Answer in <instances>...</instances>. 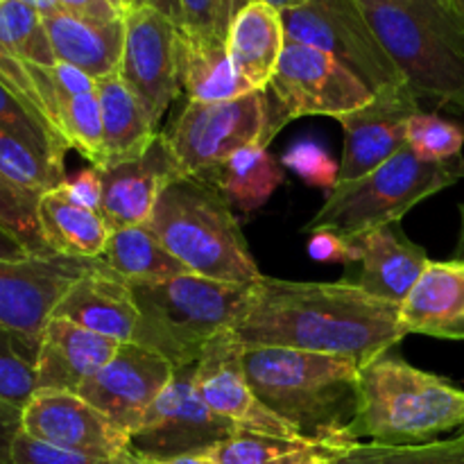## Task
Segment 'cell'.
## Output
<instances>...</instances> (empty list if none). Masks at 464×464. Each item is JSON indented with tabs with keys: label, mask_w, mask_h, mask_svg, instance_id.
I'll use <instances>...</instances> for the list:
<instances>
[{
	"label": "cell",
	"mask_w": 464,
	"mask_h": 464,
	"mask_svg": "<svg viewBox=\"0 0 464 464\" xmlns=\"http://www.w3.org/2000/svg\"><path fill=\"white\" fill-rule=\"evenodd\" d=\"M234 334L245 347L331 353L349 358L361 370L406 338L399 306L347 281L313 284L272 276L252 284Z\"/></svg>",
	"instance_id": "6da1fadb"
},
{
	"label": "cell",
	"mask_w": 464,
	"mask_h": 464,
	"mask_svg": "<svg viewBox=\"0 0 464 464\" xmlns=\"http://www.w3.org/2000/svg\"><path fill=\"white\" fill-rule=\"evenodd\" d=\"M249 385L304 442L352 447V424L361 411V367L331 353L284 347H245Z\"/></svg>",
	"instance_id": "7a4b0ae2"
},
{
	"label": "cell",
	"mask_w": 464,
	"mask_h": 464,
	"mask_svg": "<svg viewBox=\"0 0 464 464\" xmlns=\"http://www.w3.org/2000/svg\"><path fill=\"white\" fill-rule=\"evenodd\" d=\"M417 98L464 111V9L456 0H358Z\"/></svg>",
	"instance_id": "3957f363"
},
{
	"label": "cell",
	"mask_w": 464,
	"mask_h": 464,
	"mask_svg": "<svg viewBox=\"0 0 464 464\" xmlns=\"http://www.w3.org/2000/svg\"><path fill=\"white\" fill-rule=\"evenodd\" d=\"M148 227L190 275L240 285L263 276L234 208L204 177L177 175L168 181Z\"/></svg>",
	"instance_id": "277c9868"
},
{
	"label": "cell",
	"mask_w": 464,
	"mask_h": 464,
	"mask_svg": "<svg viewBox=\"0 0 464 464\" xmlns=\"http://www.w3.org/2000/svg\"><path fill=\"white\" fill-rule=\"evenodd\" d=\"M462 426L464 390L442 376L390 352L361 370V411L349 430L353 444H426Z\"/></svg>",
	"instance_id": "5b68a950"
},
{
	"label": "cell",
	"mask_w": 464,
	"mask_h": 464,
	"mask_svg": "<svg viewBox=\"0 0 464 464\" xmlns=\"http://www.w3.org/2000/svg\"><path fill=\"white\" fill-rule=\"evenodd\" d=\"M252 285L181 275L161 284L131 285L139 329L134 343L175 367L193 365L218 335L234 331Z\"/></svg>",
	"instance_id": "8992f818"
},
{
	"label": "cell",
	"mask_w": 464,
	"mask_h": 464,
	"mask_svg": "<svg viewBox=\"0 0 464 464\" xmlns=\"http://www.w3.org/2000/svg\"><path fill=\"white\" fill-rule=\"evenodd\" d=\"M462 179L464 157L426 161L406 145L361 179L329 190L326 202L304 231H331L356 240L367 231L401 222L412 207Z\"/></svg>",
	"instance_id": "52a82bcc"
},
{
	"label": "cell",
	"mask_w": 464,
	"mask_h": 464,
	"mask_svg": "<svg viewBox=\"0 0 464 464\" xmlns=\"http://www.w3.org/2000/svg\"><path fill=\"white\" fill-rule=\"evenodd\" d=\"M372 98L374 93L331 54L285 39L279 66L263 89L266 130L258 145L267 148L295 118L331 116L338 121L365 107Z\"/></svg>",
	"instance_id": "ba28073f"
},
{
	"label": "cell",
	"mask_w": 464,
	"mask_h": 464,
	"mask_svg": "<svg viewBox=\"0 0 464 464\" xmlns=\"http://www.w3.org/2000/svg\"><path fill=\"white\" fill-rule=\"evenodd\" d=\"M281 21L285 39L331 54L372 93L406 84L358 0H306L284 9Z\"/></svg>",
	"instance_id": "9c48e42d"
},
{
	"label": "cell",
	"mask_w": 464,
	"mask_h": 464,
	"mask_svg": "<svg viewBox=\"0 0 464 464\" xmlns=\"http://www.w3.org/2000/svg\"><path fill=\"white\" fill-rule=\"evenodd\" d=\"M263 130V91H254L222 102H186L161 136L181 175L204 177L238 150L261 143Z\"/></svg>",
	"instance_id": "30bf717a"
},
{
	"label": "cell",
	"mask_w": 464,
	"mask_h": 464,
	"mask_svg": "<svg viewBox=\"0 0 464 464\" xmlns=\"http://www.w3.org/2000/svg\"><path fill=\"white\" fill-rule=\"evenodd\" d=\"M240 430L211 411L195 390V362L177 367L168 388L145 412L127 449L140 462L202 456Z\"/></svg>",
	"instance_id": "8fae6325"
},
{
	"label": "cell",
	"mask_w": 464,
	"mask_h": 464,
	"mask_svg": "<svg viewBox=\"0 0 464 464\" xmlns=\"http://www.w3.org/2000/svg\"><path fill=\"white\" fill-rule=\"evenodd\" d=\"M122 44L118 75L140 100L157 125L172 100L181 93L177 75V25L154 7L131 5L122 12Z\"/></svg>",
	"instance_id": "7c38bea8"
},
{
	"label": "cell",
	"mask_w": 464,
	"mask_h": 464,
	"mask_svg": "<svg viewBox=\"0 0 464 464\" xmlns=\"http://www.w3.org/2000/svg\"><path fill=\"white\" fill-rule=\"evenodd\" d=\"M95 261L59 254L18 261L0 258V326L41 338L63 295Z\"/></svg>",
	"instance_id": "4fadbf2b"
},
{
	"label": "cell",
	"mask_w": 464,
	"mask_h": 464,
	"mask_svg": "<svg viewBox=\"0 0 464 464\" xmlns=\"http://www.w3.org/2000/svg\"><path fill=\"white\" fill-rule=\"evenodd\" d=\"M177 367L136 343H122L116 356L86 381L77 394L102 412L122 435L139 429L145 412L168 388Z\"/></svg>",
	"instance_id": "5bb4252c"
},
{
	"label": "cell",
	"mask_w": 464,
	"mask_h": 464,
	"mask_svg": "<svg viewBox=\"0 0 464 464\" xmlns=\"http://www.w3.org/2000/svg\"><path fill=\"white\" fill-rule=\"evenodd\" d=\"M243 353L245 344L234 331L213 338L195 362V390L199 397L216 415L238 429L275 438L302 440L256 397L245 374Z\"/></svg>",
	"instance_id": "9a60e30c"
},
{
	"label": "cell",
	"mask_w": 464,
	"mask_h": 464,
	"mask_svg": "<svg viewBox=\"0 0 464 464\" xmlns=\"http://www.w3.org/2000/svg\"><path fill=\"white\" fill-rule=\"evenodd\" d=\"M34 84L36 98L50 125L54 127L68 150H77L91 166L102 170V113H100L95 80L71 63L57 62L53 66L25 63Z\"/></svg>",
	"instance_id": "2e32d148"
},
{
	"label": "cell",
	"mask_w": 464,
	"mask_h": 464,
	"mask_svg": "<svg viewBox=\"0 0 464 464\" xmlns=\"http://www.w3.org/2000/svg\"><path fill=\"white\" fill-rule=\"evenodd\" d=\"M421 111L408 84L374 93L365 107L338 118L344 130V154L338 184L356 181L406 148L408 122Z\"/></svg>",
	"instance_id": "e0dca14e"
},
{
	"label": "cell",
	"mask_w": 464,
	"mask_h": 464,
	"mask_svg": "<svg viewBox=\"0 0 464 464\" xmlns=\"http://www.w3.org/2000/svg\"><path fill=\"white\" fill-rule=\"evenodd\" d=\"M23 433L63 451L93 458H122L130 453L122 435L107 417L80 394L39 390L23 408Z\"/></svg>",
	"instance_id": "ac0fdd59"
},
{
	"label": "cell",
	"mask_w": 464,
	"mask_h": 464,
	"mask_svg": "<svg viewBox=\"0 0 464 464\" xmlns=\"http://www.w3.org/2000/svg\"><path fill=\"white\" fill-rule=\"evenodd\" d=\"M177 175L179 168L159 131L143 157L100 170V216L111 231L148 225L159 195Z\"/></svg>",
	"instance_id": "d6986e66"
},
{
	"label": "cell",
	"mask_w": 464,
	"mask_h": 464,
	"mask_svg": "<svg viewBox=\"0 0 464 464\" xmlns=\"http://www.w3.org/2000/svg\"><path fill=\"white\" fill-rule=\"evenodd\" d=\"M352 243L353 263L361 266L352 285L394 306L408 297L430 261L426 249L408 238L401 222L367 231Z\"/></svg>",
	"instance_id": "ffe728a7"
},
{
	"label": "cell",
	"mask_w": 464,
	"mask_h": 464,
	"mask_svg": "<svg viewBox=\"0 0 464 464\" xmlns=\"http://www.w3.org/2000/svg\"><path fill=\"white\" fill-rule=\"evenodd\" d=\"M53 317L68 320L116 343H134L139 329V308L131 295V285L113 275L100 258L63 295Z\"/></svg>",
	"instance_id": "44dd1931"
},
{
	"label": "cell",
	"mask_w": 464,
	"mask_h": 464,
	"mask_svg": "<svg viewBox=\"0 0 464 464\" xmlns=\"http://www.w3.org/2000/svg\"><path fill=\"white\" fill-rule=\"evenodd\" d=\"M122 343L86 331L68 320L50 317L41 335L39 372H36V392H72L93 379L113 356Z\"/></svg>",
	"instance_id": "7402d4cb"
},
{
	"label": "cell",
	"mask_w": 464,
	"mask_h": 464,
	"mask_svg": "<svg viewBox=\"0 0 464 464\" xmlns=\"http://www.w3.org/2000/svg\"><path fill=\"white\" fill-rule=\"evenodd\" d=\"M399 322L406 335L464 340V263L429 261L415 288L399 304Z\"/></svg>",
	"instance_id": "603a6c76"
},
{
	"label": "cell",
	"mask_w": 464,
	"mask_h": 464,
	"mask_svg": "<svg viewBox=\"0 0 464 464\" xmlns=\"http://www.w3.org/2000/svg\"><path fill=\"white\" fill-rule=\"evenodd\" d=\"M177 75L188 102H222L256 91L236 71L227 39L218 32L177 27Z\"/></svg>",
	"instance_id": "cb8c5ba5"
},
{
	"label": "cell",
	"mask_w": 464,
	"mask_h": 464,
	"mask_svg": "<svg viewBox=\"0 0 464 464\" xmlns=\"http://www.w3.org/2000/svg\"><path fill=\"white\" fill-rule=\"evenodd\" d=\"M44 25L57 62L71 63L93 80L118 72L125 44L122 18L102 21L57 9L44 14Z\"/></svg>",
	"instance_id": "d4e9b609"
},
{
	"label": "cell",
	"mask_w": 464,
	"mask_h": 464,
	"mask_svg": "<svg viewBox=\"0 0 464 464\" xmlns=\"http://www.w3.org/2000/svg\"><path fill=\"white\" fill-rule=\"evenodd\" d=\"M284 45L281 12L261 0L245 5L227 32V48L236 71L256 91L267 89L279 66Z\"/></svg>",
	"instance_id": "484cf974"
},
{
	"label": "cell",
	"mask_w": 464,
	"mask_h": 464,
	"mask_svg": "<svg viewBox=\"0 0 464 464\" xmlns=\"http://www.w3.org/2000/svg\"><path fill=\"white\" fill-rule=\"evenodd\" d=\"M95 93L102 113V143L107 159L104 168L143 157L159 136V130L150 121L140 100L118 72L95 80Z\"/></svg>",
	"instance_id": "4316f807"
},
{
	"label": "cell",
	"mask_w": 464,
	"mask_h": 464,
	"mask_svg": "<svg viewBox=\"0 0 464 464\" xmlns=\"http://www.w3.org/2000/svg\"><path fill=\"white\" fill-rule=\"evenodd\" d=\"M39 225L50 252L86 261L102 256L111 236L98 211L68 202L59 188L39 198Z\"/></svg>",
	"instance_id": "83f0119b"
},
{
	"label": "cell",
	"mask_w": 464,
	"mask_h": 464,
	"mask_svg": "<svg viewBox=\"0 0 464 464\" xmlns=\"http://www.w3.org/2000/svg\"><path fill=\"white\" fill-rule=\"evenodd\" d=\"M100 261L130 285L161 284L175 276L190 275L157 238L148 225L111 231Z\"/></svg>",
	"instance_id": "f1b7e54d"
},
{
	"label": "cell",
	"mask_w": 464,
	"mask_h": 464,
	"mask_svg": "<svg viewBox=\"0 0 464 464\" xmlns=\"http://www.w3.org/2000/svg\"><path fill=\"white\" fill-rule=\"evenodd\" d=\"M204 179L213 181L231 207L249 213L270 199L284 181V172L267 148L254 143L231 154Z\"/></svg>",
	"instance_id": "f546056e"
},
{
	"label": "cell",
	"mask_w": 464,
	"mask_h": 464,
	"mask_svg": "<svg viewBox=\"0 0 464 464\" xmlns=\"http://www.w3.org/2000/svg\"><path fill=\"white\" fill-rule=\"evenodd\" d=\"M0 54L34 66L57 63L44 16L34 7L18 0H0Z\"/></svg>",
	"instance_id": "4dcf8cb0"
},
{
	"label": "cell",
	"mask_w": 464,
	"mask_h": 464,
	"mask_svg": "<svg viewBox=\"0 0 464 464\" xmlns=\"http://www.w3.org/2000/svg\"><path fill=\"white\" fill-rule=\"evenodd\" d=\"M41 338L0 326V401L25 408L36 392Z\"/></svg>",
	"instance_id": "1f68e13d"
},
{
	"label": "cell",
	"mask_w": 464,
	"mask_h": 464,
	"mask_svg": "<svg viewBox=\"0 0 464 464\" xmlns=\"http://www.w3.org/2000/svg\"><path fill=\"white\" fill-rule=\"evenodd\" d=\"M335 464H464V430L426 444H352L335 451Z\"/></svg>",
	"instance_id": "d6a6232c"
},
{
	"label": "cell",
	"mask_w": 464,
	"mask_h": 464,
	"mask_svg": "<svg viewBox=\"0 0 464 464\" xmlns=\"http://www.w3.org/2000/svg\"><path fill=\"white\" fill-rule=\"evenodd\" d=\"M0 172L39 198L59 188L68 179L62 163L50 161L5 130H0Z\"/></svg>",
	"instance_id": "836d02e7"
},
{
	"label": "cell",
	"mask_w": 464,
	"mask_h": 464,
	"mask_svg": "<svg viewBox=\"0 0 464 464\" xmlns=\"http://www.w3.org/2000/svg\"><path fill=\"white\" fill-rule=\"evenodd\" d=\"M0 130L9 131L12 136L21 139L36 152L48 157L50 161L62 163L68 152V145L63 143L62 136L53 130L44 116L27 107L5 82H0Z\"/></svg>",
	"instance_id": "e575fe53"
},
{
	"label": "cell",
	"mask_w": 464,
	"mask_h": 464,
	"mask_svg": "<svg viewBox=\"0 0 464 464\" xmlns=\"http://www.w3.org/2000/svg\"><path fill=\"white\" fill-rule=\"evenodd\" d=\"M308 447L313 444L302 440L275 438L240 429L202 456L216 464H284Z\"/></svg>",
	"instance_id": "d590c367"
},
{
	"label": "cell",
	"mask_w": 464,
	"mask_h": 464,
	"mask_svg": "<svg viewBox=\"0 0 464 464\" xmlns=\"http://www.w3.org/2000/svg\"><path fill=\"white\" fill-rule=\"evenodd\" d=\"M0 227L21 240L32 256H53L39 225V195L0 172Z\"/></svg>",
	"instance_id": "8d00e7d4"
},
{
	"label": "cell",
	"mask_w": 464,
	"mask_h": 464,
	"mask_svg": "<svg viewBox=\"0 0 464 464\" xmlns=\"http://www.w3.org/2000/svg\"><path fill=\"white\" fill-rule=\"evenodd\" d=\"M406 145L426 161H449L462 157L464 127L435 113L420 111L408 122Z\"/></svg>",
	"instance_id": "74e56055"
},
{
	"label": "cell",
	"mask_w": 464,
	"mask_h": 464,
	"mask_svg": "<svg viewBox=\"0 0 464 464\" xmlns=\"http://www.w3.org/2000/svg\"><path fill=\"white\" fill-rule=\"evenodd\" d=\"M284 166L293 170L299 179L306 181L308 186L334 190L340 179V163L334 161L329 152L322 145L313 140H302L293 148L285 150Z\"/></svg>",
	"instance_id": "f35d334b"
},
{
	"label": "cell",
	"mask_w": 464,
	"mask_h": 464,
	"mask_svg": "<svg viewBox=\"0 0 464 464\" xmlns=\"http://www.w3.org/2000/svg\"><path fill=\"white\" fill-rule=\"evenodd\" d=\"M14 464H143L131 453L122 458H93L84 453L63 451V449L50 447L39 442L21 430L14 442Z\"/></svg>",
	"instance_id": "ab89813d"
},
{
	"label": "cell",
	"mask_w": 464,
	"mask_h": 464,
	"mask_svg": "<svg viewBox=\"0 0 464 464\" xmlns=\"http://www.w3.org/2000/svg\"><path fill=\"white\" fill-rule=\"evenodd\" d=\"M59 193L68 199V202L77 204L82 208H91V211L100 213V198H102V181H100L98 168H89V170L77 172L75 177H68Z\"/></svg>",
	"instance_id": "60d3db41"
},
{
	"label": "cell",
	"mask_w": 464,
	"mask_h": 464,
	"mask_svg": "<svg viewBox=\"0 0 464 464\" xmlns=\"http://www.w3.org/2000/svg\"><path fill=\"white\" fill-rule=\"evenodd\" d=\"M308 254L311 258L322 263H353V243L331 231H315L308 240Z\"/></svg>",
	"instance_id": "b9f144b4"
},
{
	"label": "cell",
	"mask_w": 464,
	"mask_h": 464,
	"mask_svg": "<svg viewBox=\"0 0 464 464\" xmlns=\"http://www.w3.org/2000/svg\"><path fill=\"white\" fill-rule=\"evenodd\" d=\"M177 27L186 32H218V3L216 0H179V25Z\"/></svg>",
	"instance_id": "7bdbcfd3"
},
{
	"label": "cell",
	"mask_w": 464,
	"mask_h": 464,
	"mask_svg": "<svg viewBox=\"0 0 464 464\" xmlns=\"http://www.w3.org/2000/svg\"><path fill=\"white\" fill-rule=\"evenodd\" d=\"M23 430V411L0 401V464H14V442Z\"/></svg>",
	"instance_id": "ee69618b"
},
{
	"label": "cell",
	"mask_w": 464,
	"mask_h": 464,
	"mask_svg": "<svg viewBox=\"0 0 464 464\" xmlns=\"http://www.w3.org/2000/svg\"><path fill=\"white\" fill-rule=\"evenodd\" d=\"M54 9L59 12L80 14V16L102 18V21H113V18H122L121 9L113 7L107 0H50Z\"/></svg>",
	"instance_id": "f6af8a7d"
},
{
	"label": "cell",
	"mask_w": 464,
	"mask_h": 464,
	"mask_svg": "<svg viewBox=\"0 0 464 464\" xmlns=\"http://www.w3.org/2000/svg\"><path fill=\"white\" fill-rule=\"evenodd\" d=\"M335 451H338V449L313 444L306 451L297 453V456L290 458V460H285L284 464H335Z\"/></svg>",
	"instance_id": "bcb514c9"
},
{
	"label": "cell",
	"mask_w": 464,
	"mask_h": 464,
	"mask_svg": "<svg viewBox=\"0 0 464 464\" xmlns=\"http://www.w3.org/2000/svg\"><path fill=\"white\" fill-rule=\"evenodd\" d=\"M216 3H218V32L227 39V32H229L234 18L238 16L240 9H243L245 5L252 3V0H216Z\"/></svg>",
	"instance_id": "7dc6e473"
},
{
	"label": "cell",
	"mask_w": 464,
	"mask_h": 464,
	"mask_svg": "<svg viewBox=\"0 0 464 464\" xmlns=\"http://www.w3.org/2000/svg\"><path fill=\"white\" fill-rule=\"evenodd\" d=\"M27 256H32V254L27 252L25 245L0 227V258H12V261H18V258H27Z\"/></svg>",
	"instance_id": "c3c4849f"
},
{
	"label": "cell",
	"mask_w": 464,
	"mask_h": 464,
	"mask_svg": "<svg viewBox=\"0 0 464 464\" xmlns=\"http://www.w3.org/2000/svg\"><path fill=\"white\" fill-rule=\"evenodd\" d=\"M131 5H145V7H154L161 14H166L175 25H179V0H130Z\"/></svg>",
	"instance_id": "681fc988"
},
{
	"label": "cell",
	"mask_w": 464,
	"mask_h": 464,
	"mask_svg": "<svg viewBox=\"0 0 464 464\" xmlns=\"http://www.w3.org/2000/svg\"><path fill=\"white\" fill-rule=\"evenodd\" d=\"M143 464H216L213 460L204 456H179L170 458V460H154V462H143Z\"/></svg>",
	"instance_id": "f907efd6"
},
{
	"label": "cell",
	"mask_w": 464,
	"mask_h": 464,
	"mask_svg": "<svg viewBox=\"0 0 464 464\" xmlns=\"http://www.w3.org/2000/svg\"><path fill=\"white\" fill-rule=\"evenodd\" d=\"M18 3H25V5H30V7H34L41 16H44V14H50V12H57L50 0H18Z\"/></svg>",
	"instance_id": "816d5d0a"
},
{
	"label": "cell",
	"mask_w": 464,
	"mask_h": 464,
	"mask_svg": "<svg viewBox=\"0 0 464 464\" xmlns=\"http://www.w3.org/2000/svg\"><path fill=\"white\" fill-rule=\"evenodd\" d=\"M261 3H267V5H272V7L279 9V12H284V9L297 7V5L306 3V0H261Z\"/></svg>",
	"instance_id": "f5cc1de1"
},
{
	"label": "cell",
	"mask_w": 464,
	"mask_h": 464,
	"mask_svg": "<svg viewBox=\"0 0 464 464\" xmlns=\"http://www.w3.org/2000/svg\"><path fill=\"white\" fill-rule=\"evenodd\" d=\"M460 220H462V227H460V240H458V261L464 263V204H460Z\"/></svg>",
	"instance_id": "db71d44e"
},
{
	"label": "cell",
	"mask_w": 464,
	"mask_h": 464,
	"mask_svg": "<svg viewBox=\"0 0 464 464\" xmlns=\"http://www.w3.org/2000/svg\"><path fill=\"white\" fill-rule=\"evenodd\" d=\"M456 3H458V5H460V7L464 9V0H456Z\"/></svg>",
	"instance_id": "11a10c76"
},
{
	"label": "cell",
	"mask_w": 464,
	"mask_h": 464,
	"mask_svg": "<svg viewBox=\"0 0 464 464\" xmlns=\"http://www.w3.org/2000/svg\"><path fill=\"white\" fill-rule=\"evenodd\" d=\"M125 5H127V7H130V0H125Z\"/></svg>",
	"instance_id": "9f6ffc18"
},
{
	"label": "cell",
	"mask_w": 464,
	"mask_h": 464,
	"mask_svg": "<svg viewBox=\"0 0 464 464\" xmlns=\"http://www.w3.org/2000/svg\"><path fill=\"white\" fill-rule=\"evenodd\" d=\"M460 430H464V426H462V429H460Z\"/></svg>",
	"instance_id": "6f0895ef"
}]
</instances>
